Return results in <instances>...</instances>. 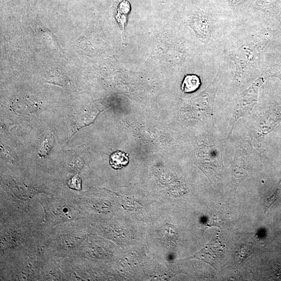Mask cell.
Returning <instances> with one entry per match:
<instances>
[{"instance_id":"1","label":"cell","mask_w":281,"mask_h":281,"mask_svg":"<svg viewBox=\"0 0 281 281\" xmlns=\"http://www.w3.org/2000/svg\"><path fill=\"white\" fill-rule=\"evenodd\" d=\"M226 252L225 246L221 244L218 232L209 244L191 258L201 260L210 264L215 270H218L225 265Z\"/></svg>"},{"instance_id":"2","label":"cell","mask_w":281,"mask_h":281,"mask_svg":"<svg viewBox=\"0 0 281 281\" xmlns=\"http://www.w3.org/2000/svg\"><path fill=\"white\" fill-rule=\"evenodd\" d=\"M260 80L256 82L255 84L250 87L244 92L240 97L234 114V122L230 135L232 134L233 128L239 118L249 113L253 110L256 105L258 98V92L259 87Z\"/></svg>"},{"instance_id":"3","label":"cell","mask_w":281,"mask_h":281,"mask_svg":"<svg viewBox=\"0 0 281 281\" xmlns=\"http://www.w3.org/2000/svg\"><path fill=\"white\" fill-rule=\"evenodd\" d=\"M257 131L260 137H263L272 131L281 122V106L274 105L264 111L259 116Z\"/></svg>"},{"instance_id":"4","label":"cell","mask_w":281,"mask_h":281,"mask_svg":"<svg viewBox=\"0 0 281 281\" xmlns=\"http://www.w3.org/2000/svg\"><path fill=\"white\" fill-rule=\"evenodd\" d=\"M33 27L35 28V31H36L37 34L43 40H45L44 42H48L50 43V46L54 48L56 51H60L61 50V48L59 45V43L55 39L52 33L49 31V29L45 27H43V25L39 20L37 19H34L33 21Z\"/></svg>"},{"instance_id":"5","label":"cell","mask_w":281,"mask_h":281,"mask_svg":"<svg viewBox=\"0 0 281 281\" xmlns=\"http://www.w3.org/2000/svg\"><path fill=\"white\" fill-rule=\"evenodd\" d=\"M110 163L114 169H122L129 163L128 155L121 151H116L110 156Z\"/></svg>"},{"instance_id":"6","label":"cell","mask_w":281,"mask_h":281,"mask_svg":"<svg viewBox=\"0 0 281 281\" xmlns=\"http://www.w3.org/2000/svg\"><path fill=\"white\" fill-rule=\"evenodd\" d=\"M201 84L200 79L198 76L186 75L183 81L181 88L184 93H191L198 90Z\"/></svg>"},{"instance_id":"7","label":"cell","mask_w":281,"mask_h":281,"mask_svg":"<svg viewBox=\"0 0 281 281\" xmlns=\"http://www.w3.org/2000/svg\"><path fill=\"white\" fill-rule=\"evenodd\" d=\"M281 195V181L274 194L267 199L265 206L264 213L267 212L271 207L277 201Z\"/></svg>"},{"instance_id":"8","label":"cell","mask_w":281,"mask_h":281,"mask_svg":"<svg viewBox=\"0 0 281 281\" xmlns=\"http://www.w3.org/2000/svg\"><path fill=\"white\" fill-rule=\"evenodd\" d=\"M68 185L71 189L80 190L81 189V180L80 176L78 175L73 176L69 181Z\"/></svg>"},{"instance_id":"9","label":"cell","mask_w":281,"mask_h":281,"mask_svg":"<svg viewBox=\"0 0 281 281\" xmlns=\"http://www.w3.org/2000/svg\"><path fill=\"white\" fill-rule=\"evenodd\" d=\"M64 212L66 213V212H67V210H64Z\"/></svg>"}]
</instances>
